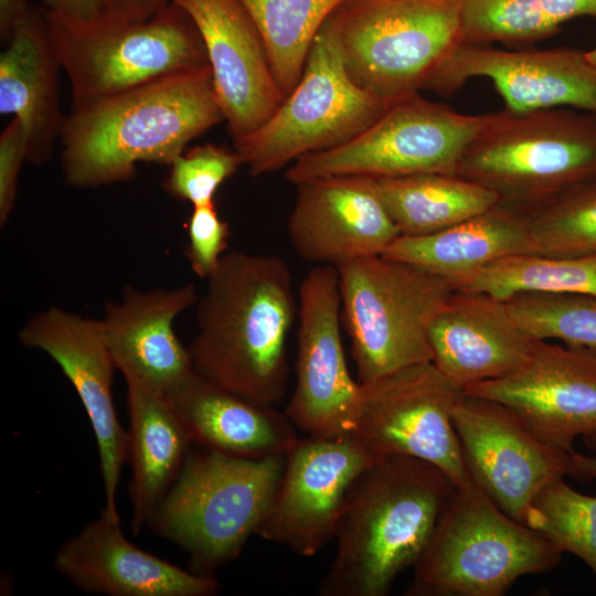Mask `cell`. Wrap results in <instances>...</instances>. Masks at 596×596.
Returning <instances> with one entry per match:
<instances>
[{"label": "cell", "instance_id": "cell-15", "mask_svg": "<svg viewBox=\"0 0 596 596\" xmlns=\"http://www.w3.org/2000/svg\"><path fill=\"white\" fill-rule=\"evenodd\" d=\"M379 459L352 437L298 439L255 533L302 556L317 554L334 536L351 485Z\"/></svg>", "mask_w": 596, "mask_h": 596}, {"label": "cell", "instance_id": "cell-30", "mask_svg": "<svg viewBox=\"0 0 596 596\" xmlns=\"http://www.w3.org/2000/svg\"><path fill=\"white\" fill-rule=\"evenodd\" d=\"M456 290L507 301L520 292L585 294L596 297V255L557 257L535 253L499 258L453 281Z\"/></svg>", "mask_w": 596, "mask_h": 596}, {"label": "cell", "instance_id": "cell-39", "mask_svg": "<svg viewBox=\"0 0 596 596\" xmlns=\"http://www.w3.org/2000/svg\"><path fill=\"white\" fill-rule=\"evenodd\" d=\"M46 11L65 19L91 21L99 18L107 0H42Z\"/></svg>", "mask_w": 596, "mask_h": 596}, {"label": "cell", "instance_id": "cell-2", "mask_svg": "<svg viewBox=\"0 0 596 596\" xmlns=\"http://www.w3.org/2000/svg\"><path fill=\"white\" fill-rule=\"evenodd\" d=\"M457 485L440 468L408 456H387L351 485L334 536V560L322 596H384L415 566Z\"/></svg>", "mask_w": 596, "mask_h": 596}, {"label": "cell", "instance_id": "cell-33", "mask_svg": "<svg viewBox=\"0 0 596 596\" xmlns=\"http://www.w3.org/2000/svg\"><path fill=\"white\" fill-rule=\"evenodd\" d=\"M524 524L560 552L582 560L596 579V496L575 490L564 477L556 478L533 500Z\"/></svg>", "mask_w": 596, "mask_h": 596}, {"label": "cell", "instance_id": "cell-14", "mask_svg": "<svg viewBox=\"0 0 596 596\" xmlns=\"http://www.w3.org/2000/svg\"><path fill=\"white\" fill-rule=\"evenodd\" d=\"M451 418L472 481L523 524L544 487L571 473L574 451L542 441L500 402L462 392Z\"/></svg>", "mask_w": 596, "mask_h": 596}, {"label": "cell", "instance_id": "cell-9", "mask_svg": "<svg viewBox=\"0 0 596 596\" xmlns=\"http://www.w3.org/2000/svg\"><path fill=\"white\" fill-rule=\"evenodd\" d=\"M337 268L359 382L433 362L429 327L456 290L450 280L383 255L349 260Z\"/></svg>", "mask_w": 596, "mask_h": 596}, {"label": "cell", "instance_id": "cell-28", "mask_svg": "<svg viewBox=\"0 0 596 596\" xmlns=\"http://www.w3.org/2000/svg\"><path fill=\"white\" fill-rule=\"evenodd\" d=\"M373 182L401 235L432 234L500 202L493 190L457 173L373 178Z\"/></svg>", "mask_w": 596, "mask_h": 596}, {"label": "cell", "instance_id": "cell-19", "mask_svg": "<svg viewBox=\"0 0 596 596\" xmlns=\"http://www.w3.org/2000/svg\"><path fill=\"white\" fill-rule=\"evenodd\" d=\"M19 338L24 345L47 353L76 390L97 443L104 509L119 517L116 494L127 460V433L115 411L111 389L116 366L100 320L50 308L32 316Z\"/></svg>", "mask_w": 596, "mask_h": 596}, {"label": "cell", "instance_id": "cell-3", "mask_svg": "<svg viewBox=\"0 0 596 596\" xmlns=\"http://www.w3.org/2000/svg\"><path fill=\"white\" fill-rule=\"evenodd\" d=\"M223 120L210 66L163 76L71 110L61 136L63 173L79 188L125 181L138 162L170 166Z\"/></svg>", "mask_w": 596, "mask_h": 596}, {"label": "cell", "instance_id": "cell-11", "mask_svg": "<svg viewBox=\"0 0 596 596\" xmlns=\"http://www.w3.org/2000/svg\"><path fill=\"white\" fill-rule=\"evenodd\" d=\"M485 117L461 114L415 93L396 100L348 142L298 158L287 169L286 179L296 185L332 175L456 173Z\"/></svg>", "mask_w": 596, "mask_h": 596}, {"label": "cell", "instance_id": "cell-42", "mask_svg": "<svg viewBox=\"0 0 596 596\" xmlns=\"http://www.w3.org/2000/svg\"><path fill=\"white\" fill-rule=\"evenodd\" d=\"M587 61L596 67V46L589 51H585Z\"/></svg>", "mask_w": 596, "mask_h": 596}, {"label": "cell", "instance_id": "cell-26", "mask_svg": "<svg viewBox=\"0 0 596 596\" xmlns=\"http://www.w3.org/2000/svg\"><path fill=\"white\" fill-rule=\"evenodd\" d=\"M534 253L525 210L499 202L445 230L400 235L382 254L415 264L451 283L499 258Z\"/></svg>", "mask_w": 596, "mask_h": 596}, {"label": "cell", "instance_id": "cell-40", "mask_svg": "<svg viewBox=\"0 0 596 596\" xmlns=\"http://www.w3.org/2000/svg\"><path fill=\"white\" fill-rule=\"evenodd\" d=\"M26 0H0V35L6 43L14 26L30 11Z\"/></svg>", "mask_w": 596, "mask_h": 596}, {"label": "cell", "instance_id": "cell-6", "mask_svg": "<svg viewBox=\"0 0 596 596\" xmlns=\"http://www.w3.org/2000/svg\"><path fill=\"white\" fill-rule=\"evenodd\" d=\"M456 173L526 210L596 175V114L565 107L486 114Z\"/></svg>", "mask_w": 596, "mask_h": 596}, {"label": "cell", "instance_id": "cell-34", "mask_svg": "<svg viewBox=\"0 0 596 596\" xmlns=\"http://www.w3.org/2000/svg\"><path fill=\"white\" fill-rule=\"evenodd\" d=\"M532 338L596 350V297L585 294L520 292L505 301Z\"/></svg>", "mask_w": 596, "mask_h": 596}, {"label": "cell", "instance_id": "cell-32", "mask_svg": "<svg viewBox=\"0 0 596 596\" xmlns=\"http://www.w3.org/2000/svg\"><path fill=\"white\" fill-rule=\"evenodd\" d=\"M525 211L535 254L596 255V175L573 183Z\"/></svg>", "mask_w": 596, "mask_h": 596}, {"label": "cell", "instance_id": "cell-27", "mask_svg": "<svg viewBox=\"0 0 596 596\" xmlns=\"http://www.w3.org/2000/svg\"><path fill=\"white\" fill-rule=\"evenodd\" d=\"M129 409L132 532L138 534L180 473L190 443L164 393L125 379Z\"/></svg>", "mask_w": 596, "mask_h": 596}, {"label": "cell", "instance_id": "cell-23", "mask_svg": "<svg viewBox=\"0 0 596 596\" xmlns=\"http://www.w3.org/2000/svg\"><path fill=\"white\" fill-rule=\"evenodd\" d=\"M198 300L195 286L140 291L128 287L109 302L100 320L116 369L162 393L194 371L189 349L178 339L175 318Z\"/></svg>", "mask_w": 596, "mask_h": 596}, {"label": "cell", "instance_id": "cell-10", "mask_svg": "<svg viewBox=\"0 0 596 596\" xmlns=\"http://www.w3.org/2000/svg\"><path fill=\"white\" fill-rule=\"evenodd\" d=\"M394 103L350 77L329 17L312 41L298 84L259 128L234 143L235 150L252 175L272 173L305 155L348 142Z\"/></svg>", "mask_w": 596, "mask_h": 596}, {"label": "cell", "instance_id": "cell-20", "mask_svg": "<svg viewBox=\"0 0 596 596\" xmlns=\"http://www.w3.org/2000/svg\"><path fill=\"white\" fill-rule=\"evenodd\" d=\"M296 187L287 232L304 259L337 267L382 255L401 235L372 177L332 175Z\"/></svg>", "mask_w": 596, "mask_h": 596}, {"label": "cell", "instance_id": "cell-21", "mask_svg": "<svg viewBox=\"0 0 596 596\" xmlns=\"http://www.w3.org/2000/svg\"><path fill=\"white\" fill-rule=\"evenodd\" d=\"M56 570L82 590L109 596H212V575L184 571L128 541L120 518L105 509L54 557Z\"/></svg>", "mask_w": 596, "mask_h": 596}, {"label": "cell", "instance_id": "cell-1", "mask_svg": "<svg viewBox=\"0 0 596 596\" xmlns=\"http://www.w3.org/2000/svg\"><path fill=\"white\" fill-rule=\"evenodd\" d=\"M196 308L189 352L196 373L249 402L286 391L287 338L297 313L292 276L276 255L225 253Z\"/></svg>", "mask_w": 596, "mask_h": 596}, {"label": "cell", "instance_id": "cell-13", "mask_svg": "<svg viewBox=\"0 0 596 596\" xmlns=\"http://www.w3.org/2000/svg\"><path fill=\"white\" fill-rule=\"evenodd\" d=\"M341 315L338 268H311L299 286L296 385L285 413L311 437H350L359 409L361 383L347 365Z\"/></svg>", "mask_w": 596, "mask_h": 596}, {"label": "cell", "instance_id": "cell-31", "mask_svg": "<svg viewBox=\"0 0 596 596\" xmlns=\"http://www.w3.org/2000/svg\"><path fill=\"white\" fill-rule=\"evenodd\" d=\"M256 24L277 83L287 96L298 84L312 41L344 0H238Z\"/></svg>", "mask_w": 596, "mask_h": 596}, {"label": "cell", "instance_id": "cell-38", "mask_svg": "<svg viewBox=\"0 0 596 596\" xmlns=\"http://www.w3.org/2000/svg\"><path fill=\"white\" fill-rule=\"evenodd\" d=\"M169 3L171 0H107L100 17L141 21L151 18Z\"/></svg>", "mask_w": 596, "mask_h": 596}, {"label": "cell", "instance_id": "cell-41", "mask_svg": "<svg viewBox=\"0 0 596 596\" xmlns=\"http://www.w3.org/2000/svg\"><path fill=\"white\" fill-rule=\"evenodd\" d=\"M583 439L589 448L596 449V434L584 437ZM570 476L579 480L596 478V456H587L574 451L572 454Z\"/></svg>", "mask_w": 596, "mask_h": 596}, {"label": "cell", "instance_id": "cell-18", "mask_svg": "<svg viewBox=\"0 0 596 596\" xmlns=\"http://www.w3.org/2000/svg\"><path fill=\"white\" fill-rule=\"evenodd\" d=\"M204 44L214 91L234 143L259 128L285 100L264 40L238 0H171Z\"/></svg>", "mask_w": 596, "mask_h": 596}, {"label": "cell", "instance_id": "cell-29", "mask_svg": "<svg viewBox=\"0 0 596 596\" xmlns=\"http://www.w3.org/2000/svg\"><path fill=\"white\" fill-rule=\"evenodd\" d=\"M581 17L596 19V0H462L464 43L530 45Z\"/></svg>", "mask_w": 596, "mask_h": 596}, {"label": "cell", "instance_id": "cell-25", "mask_svg": "<svg viewBox=\"0 0 596 596\" xmlns=\"http://www.w3.org/2000/svg\"><path fill=\"white\" fill-rule=\"evenodd\" d=\"M0 55V113L17 118L25 134L26 161L44 163L61 139L58 71L45 12L30 9L14 26Z\"/></svg>", "mask_w": 596, "mask_h": 596}, {"label": "cell", "instance_id": "cell-36", "mask_svg": "<svg viewBox=\"0 0 596 596\" xmlns=\"http://www.w3.org/2000/svg\"><path fill=\"white\" fill-rule=\"evenodd\" d=\"M187 256L193 273L209 278L225 254L230 238L228 224L223 221L211 202L193 206L187 222Z\"/></svg>", "mask_w": 596, "mask_h": 596}, {"label": "cell", "instance_id": "cell-22", "mask_svg": "<svg viewBox=\"0 0 596 596\" xmlns=\"http://www.w3.org/2000/svg\"><path fill=\"white\" fill-rule=\"evenodd\" d=\"M428 336L433 363L461 391L514 372L536 340L517 323L505 301L461 290L439 308Z\"/></svg>", "mask_w": 596, "mask_h": 596}, {"label": "cell", "instance_id": "cell-8", "mask_svg": "<svg viewBox=\"0 0 596 596\" xmlns=\"http://www.w3.org/2000/svg\"><path fill=\"white\" fill-rule=\"evenodd\" d=\"M330 19L350 77L391 102L424 89L464 43L462 0H344Z\"/></svg>", "mask_w": 596, "mask_h": 596}, {"label": "cell", "instance_id": "cell-24", "mask_svg": "<svg viewBox=\"0 0 596 596\" xmlns=\"http://www.w3.org/2000/svg\"><path fill=\"white\" fill-rule=\"evenodd\" d=\"M164 394L189 440L210 450L248 458L285 456L299 439L286 414L237 396L195 371Z\"/></svg>", "mask_w": 596, "mask_h": 596}, {"label": "cell", "instance_id": "cell-5", "mask_svg": "<svg viewBox=\"0 0 596 596\" xmlns=\"http://www.w3.org/2000/svg\"><path fill=\"white\" fill-rule=\"evenodd\" d=\"M562 554L472 481L457 487L405 595L501 596L521 576L556 567Z\"/></svg>", "mask_w": 596, "mask_h": 596}, {"label": "cell", "instance_id": "cell-4", "mask_svg": "<svg viewBox=\"0 0 596 596\" xmlns=\"http://www.w3.org/2000/svg\"><path fill=\"white\" fill-rule=\"evenodd\" d=\"M284 466L285 456L248 458L210 449L188 454L149 524L189 553L194 573L212 575L256 532Z\"/></svg>", "mask_w": 596, "mask_h": 596}, {"label": "cell", "instance_id": "cell-37", "mask_svg": "<svg viewBox=\"0 0 596 596\" xmlns=\"http://www.w3.org/2000/svg\"><path fill=\"white\" fill-rule=\"evenodd\" d=\"M26 160V139L23 128L13 118L0 136V222L3 225L13 210L17 183Z\"/></svg>", "mask_w": 596, "mask_h": 596}, {"label": "cell", "instance_id": "cell-12", "mask_svg": "<svg viewBox=\"0 0 596 596\" xmlns=\"http://www.w3.org/2000/svg\"><path fill=\"white\" fill-rule=\"evenodd\" d=\"M461 393L433 362L361 383L350 437L380 458H418L440 468L457 487L469 485L472 479L451 418Z\"/></svg>", "mask_w": 596, "mask_h": 596}, {"label": "cell", "instance_id": "cell-17", "mask_svg": "<svg viewBox=\"0 0 596 596\" xmlns=\"http://www.w3.org/2000/svg\"><path fill=\"white\" fill-rule=\"evenodd\" d=\"M475 77L489 78L510 111L565 107L596 114V67L575 47L505 50L462 43L424 89L450 96Z\"/></svg>", "mask_w": 596, "mask_h": 596}, {"label": "cell", "instance_id": "cell-16", "mask_svg": "<svg viewBox=\"0 0 596 596\" xmlns=\"http://www.w3.org/2000/svg\"><path fill=\"white\" fill-rule=\"evenodd\" d=\"M508 406L542 441L572 453L596 434V350L535 340L528 360L509 375L462 391Z\"/></svg>", "mask_w": 596, "mask_h": 596}, {"label": "cell", "instance_id": "cell-35", "mask_svg": "<svg viewBox=\"0 0 596 596\" xmlns=\"http://www.w3.org/2000/svg\"><path fill=\"white\" fill-rule=\"evenodd\" d=\"M243 166L236 150L204 143L178 156L163 188L193 206L214 202L220 185Z\"/></svg>", "mask_w": 596, "mask_h": 596}, {"label": "cell", "instance_id": "cell-7", "mask_svg": "<svg viewBox=\"0 0 596 596\" xmlns=\"http://www.w3.org/2000/svg\"><path fill=\"white\" fill-rule=\"evenodd\" d=\"M47 34L71 86L72 110L171 74L209 66L202 39L169 3L149 19L75 21L45 11Z\"/></svg>", "mask_w": 596, "mask_h": 596}]
</instances>
